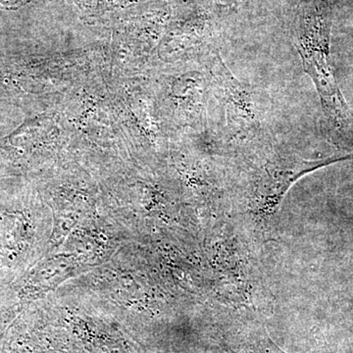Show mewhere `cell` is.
<instances>
[{
  "instance_id": "7a4b0ae2",
  "label": "cell",
  "mask_w": 353,
  "mask_h": 353,
  "mask_svg": "<svg viewBox=\"0 0 353 353\" xmlns=\"http://www.w3.org/2000/svg\"><path fill=\"white\" fill-rule=\"evenodd\" d=\"M216 53L214 72L221 99L227 110L228 122L234 134H259L263 122L264 111L260 109L255 94L233 75Z\"/></svg>"
},
{
  "instance_id": "6da1fadb",
  "label": "cell",
  "mask_w": 353,
  "mask_h": 353,
  "mask_svg": "<svg viewBox=\"0 0 353 353\" xmlns=\"http://www.w3.org/2000/svg\"><path fill=\"white\" fill-rule=\"evenodd\" d=\"M330 32L331 7L328 2L304 0L299 8L296 25L297 50L332 124L339 130H348L353 126V118L332 71Z\"/></svg>"
}]
</instances>
